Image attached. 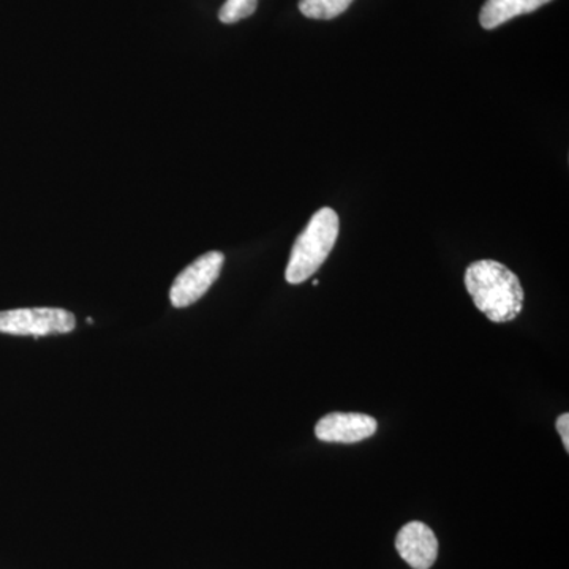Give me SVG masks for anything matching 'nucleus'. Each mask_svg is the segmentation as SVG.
I'll use <instances>...</instances> for the list:
<instances>
[{
  "instance_id": "0eeeda50",
  "label": "nucleus",
  "mask_w": 569,
  "mask_h": 569,
  "mask_svg": "<svg viewBox=\"0 0 569 569\" xmlns=\"http://www.w3.org/2000/svg\"><path fill=\"white\" fill-rule=\"evenodd\" d=\"M549 2L552 0H486L479 13V22L482 28L492 31L498 26L511 21L512 18L537 11Z\"/></svg>"
},
{
  "instance_id": "f03ea898",
  "label": "nucleus",
  "mask_w": 569,
  "mask_h": 569,
  "mask_svg": "<svg viewBox=\"0 0 569 569\" xmlns=\"http://www.w3.org/2000/svg\"><path fill=\"white\" fill-rule=\"evenodd\" d=\"M339 216L335 209L323 208L313 213L291 249L290 261L284 271L288 283L306 282L323 266L339 238Z\"/></svg>"
},
{
  "instance_id": "423d86ee",
  "label": "nucleus",
  "mask_w": 569,
  "mask_h": 569,
  "mask_svg": "<svg viewBox=\"0 0 569 569\" xmlns=\"http://www.w3.org/2000/svg\"><path fill=\"white\" fill-rule=\"evenodd\" d=\"M396 549L413 569H430L438 557V539L425 522H408L397 533Z\"/></svg>"
},
{
  "instance_id": "f257e3e1",
  "label": "nucleus",
  "mask_w": 569,
  "mask_h": 569,
  "mask_svg": "<svg viewBox=\"0 0 569 569\" xmlns=\"http://www.w3.org/2000/svg\"><path fill=\"white\" fill-rule=\"evenodd\" d=\"M466 287L475 306L493 323H508L522 312V284L498 261L481 260L468 266Z\"/></svg>"
},
{
  "instance_id": "20e7f679",
  "label": "nucleus",
  "mask_w": 569,
  "mask_h": 569,
  "mask_svg": "<svg viewBox=\"0 0 569 569\" xmlns=\"http://www.w3.org/2000/svg\"><path fill=\"white\" fill-rule=\"evenodd\" d=\"M223 263L222 252H208L201 254L192 264L187 266L181 274L176 277L173 287H171V305L182 309V307H189L200 301L219 279Z\"/></svg>"
},
{
  "instance_id": "39448f33",
  "label": "nucleus",
  "mask_w": 569,
  "mask_h": 569,
  "mask_svg": "<svg viewBox=\"0 0 569 569\" xmlns=\"http://www.w3.org/2000/svg\"><path fill=\"white\" fill-rule=\"evenodd\" d=\"M377 421L369 415L331 413L318 421L316 436L325 443H359L377 432Z\"/></svg>"
},
{
  "instance_id": "1a4fd4ad",
  "label": "nucleus",
  "mask_w": 569,
  "mask_h": 569,
  "mask_svg": "<svg viewBox=\"0 0 569 569\" xmlns=\"http://www.w3.org/2000/svg\"><path fill=\"white\" fill-rule=\"evenodd\" d=\"M258 0H227L219 11V20L223 24H234L252 17L257 11Z\"/></svg>"
},
{
  "instance_id": "9d476101",
  "label": "nucleus",
  "mask_w": 569,
  "mask_h": 569,
  "mask_svg": "<svg viewBox=\"0 0 569 569\" xmlns=\"http://www.w3.org/2000/svg\"><path fill=\"white\" fill-rule=\"evenodd\" d=\"M557 430H559L561 441H563V447L569 451V415L563 413L560 415L559 419H557Z\"/></svg>"
},
{
  "instance_id": "7ed1b4c3",
  "label": "nucleus",
  "mask_w": 569,
  "mask_h": 569,
  "mask_svg": "<svg viewBox=\"0 0 569 569\" xmlns=\"http://www.w3.org/2000/svg\"><path fill=\"white\" fill-rule=\"evenodd\" d=\"M77 326V318L66 309L37 307L0 312V332L10 336H59L69 335Z\"/></svg>"
},
{
  "instance_id": "6e6552de",
  "label": "nucleus",
  "mask_w": 569,
  "mask_h": 569,
  "mask_svg": "<svg viewBox=\"0 0 569 569\" xmlns=\"http://www.w3.org/2000/svg\"><path fill=\"white\" fill-rule=\"evenodd\" d=\"M353 0H299V11L310 20H335Z\"/></svg>"
}]
</instances>
